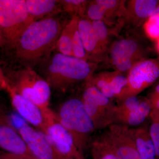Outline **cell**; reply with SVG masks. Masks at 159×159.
I'll use <instances>...</instances> for the list:
<instances>
[{"label":"cell","mask_w":159,"mask_h":159,"mask_svg":"<svg viewBox=\"0 0 159 159\" xmlns=\"http://www.w3.org/2000/svg\"><path fill=\"white\" fill-rule=\"evenodd\" d=\"M55 49L57 53L73 56L72 42V28L70 21L63 29L56 43Z\"/></svg>","instance_id":"21"},{"label":"cell","mask_w":159,"mask_h":159,"mask_svg":"<svg viewBox=\"0 0 159 159\" xmlns=\"http://www.w3.org/2000/svg\"><path fill=\"white\" fill-rule=\"evenodd\" d=\"M145 30L149 37L153 39H159V25L155 20L149 18L145 25Z\"/></svg>","instance_id":"28"},{"label":"cell","mask_w":159,"mask_h":159,"mask_svg":"<svg viewBox=\"0 0 159 159\" xmlns=\"http://www.w3.org/2000/svg\"><path fill=\"white\" fill-rule=\"evenodd\" d=\"M78 17H73L71 20L72 28V42L73 55L80 59L88 61L87 54L78 29Z\"/></svg>","instance_id":"20"},{"label":"cell","mask_w":159,"mask_h":159,"mask_svg":"<svg viewBox=\"0 0 159 159\" xmlns=\"http://www.w3.org/2000/svg\"><path fill=\"white\" fill-rule=\"evenodd\" d=\"M0 147L13 155L27 159H36L19 133L9 125H2Z\"/></svg>","instance_id":"12"},{"label":"cell","mask_w":159,"mask_h":159,"mask_svg":"<svg viewBox=\"0 0 159 159\" xmlns=\"http://www.w3.org/2000/svg\"><path fill=\"white\" fill-rule=\"evenodd\" d=\"M81 99L96 130L105 129L109 125L113 124L114 110L116 105H106L98 102L85 89Z\"/></svg>","instance_id":"10"},{"label":"cell","mask_w":159,"mask_h":159,"mask_svg":"<svg viewBox=\"0 0 159 159\" xmlns=\"http://www.w3.org/2000/svg\"><path fill=\"white\" fill-rule=\"evenodd\" d=\"M65 25L54 16L34 21L23 32L16 46L18 57L29 66L44 61L55 49Z\"/></svg>","instance_id":"1"},{"label":"cell","mask_w":159,"mask_h":159,"mask_svg":"<svg viewBox=\"0 0 159 159\" xmlns=\"http://www.w3.org/2000/svg\"><path fill=\"white\" fill-rule=\"evenodd\" d=\"M89 147L93 159H118L102 134L92 139Z\"/></svg>","instance_id":"19"},{"label":"cell","mask_w":159,"mask_h":159,"mask_svg":"<svg viewBox=\"0 0 159 159\" xmlns=\"http://www.w3.org/2000/svg\"><path fill=\"white\" fill-rule=\"evenodd\" d=\"M142 54L143 51L139 43L129 39L117 41L112 46L110 51L112 62L130 60L137 62L142 57Z\"/></svg>","instance_id":"13"},{"label":"cell","mask_w":159,"mask_h":159,"mask_svg":"<svg viewBox=\"0 0 159 159\" xmlns=\"http://www.w3.org/2000/svg\"><path fill=\"white\" fill-rule=\"evenodd\" d=\"M152 109V105L149 99H142L138 107L128 113L117 118L114 123L125 125L130 128L139 126L150 116Z\"/></svg>","instance_id":"17"},{"label":"cell","mask_w":159,"mask_h":159,"mask_svg":"<svg viewBox=\"0 0 159 159\" xmlns=\"http://www.w3.org/2000/svg\"><path fill=\"white\" fill-rule=\"evenodd\" d=\"M94 31L102 50L106 45L108 37V31L106 25L102 20L92 21Z\"/></svg>","instance_id":"25"},{"label":"cell","mask_w":159,"mask_h":159,"mask_svg":"<svg viewBox=\"0 0 159 159\" xmlns=\"http://www.w3.org/2000/svg\"><path fill=\"white\" fill-rule=\"evenodd\" d=\"M159 78V59H142L129 70L128 82L117 99L120 102L137 96Z\"/></svg>","instance_id":"6"},{"label":"cell","mask_w":159,"mask_h":159,"mask_svg":"<svg viewBox=\"0 0 159 159\" xmlns=\"http://www.w3.org/2000/svg\"><path fill=\"white\" fill-rule=\"evenodd\" d=\"M159 97V84L156 86L155 88L154 91L151 96V98L149 99L150 101L156 99V98Z\"/></svg>","instance_id":"30"},{"label":"cell","mask_w":159,"mask_h":159,"mask_svg":"<svg viewBox=\"0 0 159 159\" xmlns=\"http://www.w3.org/2000/svg\"><path fill=\"white\" fill-rule=\"evenodd\" d=\"M46 62L44 77L51 89L66 93L77 84L92 79L93 68L88 61L57 53Z\"/></svg>","instance_id":"2"},{"label":"cell","mask_w":159,"mask_h":159,"mask_svg":"<svg viewBox=\"0 0 159 159\" xmlns=\"http://www.w3.org/2000/svg\"><path fill=\"white\" fill-rule=\"evenodd\" d=\"M12 89L37 105L42 111L46 119L54 113L50 107L51 87L31 67L26 66L18 72Z\"/></svg>","instance_id":"4"},{"label":"cell","mask_w":159,"mask_h":159,"mask_svg":"<svg viewBox=\"0 0 159 159\" xmlns=\"http://www.w3.org/2000/svg\"><path fill=\"white\" fill-rule=\"evenodd\" d=\"M78 29L89 59L90 57L99 54L102 49L94 31L92 21L84 17H78Z\"/></svg>","instance_id":"14"},{"label":"cell","mask_w":159,"mask_h":159,"mask_svg":"<svg viewBox=\"0 0 159 159\" xmlns=\"http://www.w3.org/2000/svg\"><path fill=\"white\" fill-rule=\"evenodd\" d=\"M60 3L63 11L74 14V17H83L88 2L84 0H62L60 1Z\"/></svg>","instance_id":"22"},{"label":"cell","mask_w":159,"mask_h":159,"mask_svg":"<svg viewBox=\"0 0 159 159\" xmlns=\"http://www.w3.org/2000/svg\"><path fill=\"white\" fill-rule=\"evenodd\" d=\"M106 10L96 2H92L88 5L86 13L91 21L102 20L106 14Z\"/></svg>","instance_id":"26"},{"label":"cell","mask_w":159,"mask_h":159,"mask_svg":"<svg viewBox=\"0 0 159 159\" xmlns=\"http://www.w3.org/2000/svg\"><path fill=\"white\" fill-rule=\"evenodd\" d=\"M138 152L142 159H157L155 148L146 126L131 128Z\"/></svg>","instance_id":"16"},{"label":"cell","mask_w":159,"mask_h":159,"mask_svg":"<svg viewBox=\"0 0 159 159\" xmlns=\"http://www.w3.org/2000/svg\"><path fill=\"white\" fill-rule=\"evenodd\" d=\"M150 116L151 124L149 129V134L155 148L157 159H159V112L152 109Z\"/></svg>","instance_id":"24"},{"label":"cell","mask_w":159,"mask_h":159,"mask_svg":"<svg viewBox=\"0 0 159 159\" xmlns=\"http://www.w3.org/2000/svg\"><path fill=\"white\" fill-rule=\"evenodd\" d=\"M150 18L155 20L159 25V5Z\"/></svg>","instance_id":"31"},{"label":"cell","mask_w":159,"mask_h":159,"mask_svg":"<svg viewBox=\"0 0 159 159\" xmlns=\"http://www.w3.org/2000/svg\"><path fill=\"white\" fill-rule=\"evenodd\" d=\"M15 159H27L21 157L16 156H15Z\"/></svg>","instance_id":"32"},{"label":"cell","mask_w":159,"mask_h":159,"mask_svg":"<svg viewBox=\"0 0 159 159\" xmlns=\"http://www.w3.org/2000/svg\"><path fill=\"white\" fill-rule=\"evenodd\" d=\"M18 131L36 159H65L40 131L26 124L20 125Z\"/></svg>","instance_id":"9"},{"label":"cell","mask_w":159,"mask_h":159,"mask_svg":"<svg viewBox=\"0 0 159 159\" xmlns=\"http://www.w3.org/2000/svg\"><path fill=\"white\" fill-rule=\"evenodd\" d=\"M128 82L127 77L116 73L111 80L110 84L116 98L119 97Z\"/></svg>","instance_id":"27"},{"label":"cell","mask_w":159,"mask_h":159,"mask_svg":"<svg viewBox=\"0 0 159 159\" xmlns=\"http://www.w3.org/2000/svg\"><path fill=\"white\" fill-rule=\"evenodd\" d=\"M159 5L156 0H135L131 1L130 6L135 17L143 21L150 17Z\"/></svg>","instance_id":"18"},{"label":"cell","mask_w":159,"mask_h":159,"mask_svg":"<svg viewBox=\"0 0 159 159\" xmlns=\"http://www.w3.org/2000/svg\"><path fill=\"white\" fill-rule=\"evenodd\" d=\"M47 124L45 134L65 159H85L71 135L57 121L56 115L48 120Z\"/></svg>","instance_id":"8"},{"label":"cell","mask_w":159,"mask_h":159,"mask_svg":"<svg viewBox=\"0 0 159 159\" xmlns=\"http://www.w3.org/2000/svg\"><path fill=\"white\" fill-rule=\"evenodd\" d=\"M10 91L12 105L18 114L36 129L45 133L48 124L41 110L12 89Z\"/></svg>","instance_id":"11"},{"label":"cell","mask_w":159,"mask_h":159,"mask_svg":"<svg viewBox=\"0 0 159 159\" xmlns=\"http://www.w3.org/2000/svg\"><path fill=\"white\" fill-rule=\"evenodd\" d=\"M56 119L74 139L80 151L84 154L89 147L92 135L96 131L81 98H70L61 104Z\"/></svg>","instance_id":"3"},{"label":"cell","mask_w":159,"mask_h":159,"mask_svg":"<svg viewBox=\"0 0 159 159\" xmlns=\"http://www.w3.org/2000/svg\"><path fill=\"white\" fill-rule=\"evenodd\" d=\"M157 46L158 50L159 52V39H158L157 45Z\"/></svg>","instance_id":"33"},{"label":"cell","mask_w":159,"mask_h":159,"mask_svg":"<svg viewBox=\"0 0 159 159\" xmlns=\"http://www.w3.org/2000/svg\"><path fill=\"white\" fill-rule=\"evenodd\" d=\"M101 134L118 159H142L137 150L132 128L113 123Z\"/></svg>","instance_id":"7"},{"label":"cell","mask_w":159,"mask_h":159,"mask_svg":"<svg viewBox=\"0 0 159 159\" xmlns=\"http://www.w3.org/2000/svg\"><path fill=\"white\" fill-rule=\"evenodd\" d=\"M142 99L137 96H132L122 100L119 105H116L114 110V123L117 118L128 113L138 107Z\"/></svg>","instance_id":"23"},{"label":"cell","mask_w":159,"mask_h":159,"mask_svg":"<svg viewBox=\"0 0 159 159\" xmlns=\"http://www.w3.org/2000/svg\"><path fill=\"white\" fill-rule=\"evenodd\" d=\"M119 1L116 0H97L95 2L102 6L107 11L113 10L119 5Z\"/></svg>","instance_id":"29"},{"label":"cell","mask_w":159,"mask_h":159,"mask_svg":"<svg viewBox=\"0 0 159 159\" xmlns=\"http://www.w3.org/2000/svg\"><path fill=\"white\" fill-rule=\"evenodd\" d=\"M28 12L34 21L63 11L60 1L26 0Z\"/></svg>","instance_id":"15"},{"label":"cell","mask_w":159,"mask_h":159,"mask_svg":"<svg viewBox=\"0 0 159 159\" xmlns=\"http://www.w3.org/2000/svg\"><path fill=\"white\" fill-rule=\"evenodd\" d=\"M34 21L26 0H0V28L15 47L23 32Z\"/></svg>","instance_id":"5"},{"label":"cell","mask_w":159,"mask_h":159,"mask_svg":"<svg viewBox=\"0 0 159 159\" xmlns=\"http://www.w3.org/2000/svg\"><path fill=\"white\" fill-rule=\"evenodd\" d=\"M1 128H2V125L0 124V131H1Z\"/></svg>","instance_id":"34"},{"label":"cell","mask_w":159,"mask_h":159,"mask_svg":"<svg viewBox=\"0 0 159 159\" xmlns=\"http://www.w3.org/2000/svg\"></svg>","instance_id":"35"}]
</instances>
